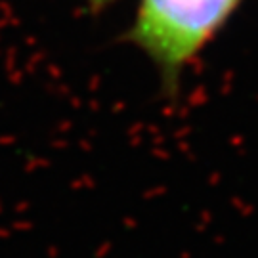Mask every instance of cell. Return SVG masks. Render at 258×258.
Instances as JSON below:
<instances>
[{"label": "cell", "mask_w": 258, "mask_h": 258, "mask_svg": "<svg viewBox=\"0 0 258 258\" xmlns=\"http://www.w3.org/2000/svg\"><path fill=\"white\" fill-rule=\"evenodd\" d=\"M243 0H138L122 38L153 63L161 92L174 98L185 67L211 44Z\"/></svg>", "instance_id": "obj_1"}, {"label": "cell", "mask_w": 258, "mask_h": 258, "mask_svg": "<svg viewBox=\"0 0 258 258\" xmlns=\"http://www.w3.org/2000/svg\"><path fill=\"white\" fill-rule=\"evenodd\" d=\"M115 2H119V0H84V4H86L90 14H102L103 10L113 6Z\"/></svg>", "instance_id": "obj_2"}]
</instances>
